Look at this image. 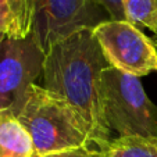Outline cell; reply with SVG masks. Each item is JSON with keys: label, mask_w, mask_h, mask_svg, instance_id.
<instances>
[{"label": "cell", "mask_w": 157, "mask_h": 157, "mask_svg": "<svg viewBox=\"0 0 157 157\" xmlns=\"http://www.w3.org/2000/svg\"><path fill=\"white\" fill-rule=\"evenodd\" d=\"M0 157H35L29 133L11 109H0Z\"/></svg>", "instance_id": "ba28073f"}, {"label": "cell", "mask_w": 157, "mask_h": 157, "mask_svg": "<svg viewBox=\"0 0 157 157\" xmlns=\"http://www.w3.org/2000/svg\"><path fill=\"white\" fill-rule=\"evenodd\" d=\"M28 131L35 157L95 146L83 118L61 96L40 85H31L14 111Z\"/></svg>", "instance_id": "7a4b0ae2"}, {"label": "cell", "mask_w": 157, "mask_h": 157, "mask_svg": "<svg viewBox=\"0 0 157 157\" xmlns=\"http://www.w3.org/2000/svg\"><path fill=\"white\" fill-rule=\"evenodd\" d=\"M99 6H101L111 20H127L122 7V0H95Z\"/></svg>", "instance_id": "7c38bea8"}, {"label": "cell", "mask_w": 157, "mask_h": 157, "mask_svg": "<svg viewBox=\"0 0 157 157\" xmlns=\"http://www.w3.org/2000/svg\"><path fill=\"white\" fill-rule=\"evenodd\" d=\"M110 67L140 78L157 71V43L127 20H109L93 28Z\"/></svg>", "instance_id": "277c9868"}, {"label": "cell", "mask_w": 157, "mask_h": 157, "mask_svg": "<svg viewBox=\"0 0 157 157\" xmlns=\"http://www.w3.org/2000/svg\"><path fill=\"white\" fill-rule=\"evenodd\" d=\"M3 38H4V36H3V35H2V33H0V42L3 40Z\"/></svg>", "instance_id": "4fadbf2b"}, {"label": "cell", "mask_w": 157, "mask_h": 157, "mask_svg": "<svg viewBox=\"0 0 157 157\" xmlns=\"http://www.w3.org/2000/svg\"><path fill=\"white\" fill-rule=\"evenodd\" d=\"M122 7L127 21L157 36V0H122Z\"/></svg>", "instance_id": "30bf717a"}, {"label": "cell", "mask_w": 157, "mask_h": 157, "mask_svg": "<svg viewBox=\"0 0 157 157\" xmlns=\"http://www.w3.org/2000/svg\"><path fill=\"white\" fill-rule=\"evenodd\" d=\"M35 7L33 32L44 53L59 39L111 20L95 0H35Z\"/></svg>", "instance_id": "8992f818"}, {"label": "cell", "mask_w": 157, "mask_h": 157, "mask_svg": "<svg viewBox=\"0 0 157 157\" xmlns=\"http://www.w3.org/2000/svg\"><path fill=\"white\" fill-rule=\"evenodd\" d=\"M44 50L32 31L22 39L0 42V109H18L28 88L42 77Z\"/></svg>", "instance_id": "5b68a950"}, {"label": "cell", "mask_w": 157, "mask_h": 157, "mask_svg": "<svg viewBox=\"0 0 157 157\" xmlns=\"http://www.w3.org/2000/svg\"><path fill=\"white\" fill-rule=\"evenodd\" d=\"M110 67L92 28H82L54 42L44 53L43 88L68 101L89 129L92 142L106 150L111 129L104 120L100 99V75Z\"/></svg>", "instance_id": "6da1fadb"}, {"label": "cell", "mask_w": 157, "mask_h": 157, "mask_svg": "<svg viewBox=\"0 0 157 157\" xmlns=\"http://www.w3.org/2000/svg\"><path fill=\"white\" fill-rule=\"evenodd\" d=\"M43 157H106L103 150H100L96 146H83V147L64 150L59 153H52Z\"/></svg>", "instance_id": "8fae6325"}, {"label": "cell", "mask_w": 157, "mask_h": 157, "mask_svg": "<svg viewBox=\"0 0 157 157\" xmlns=\"http://www.w3.org/2000/svg\"><path fill=\"white\" fill-rule=\"evenodd\" d=\"M106 157H157V138L118 136L104 150Z\"/></svg>", "instance_id": "9c48e42d"}, {"label": "cell", "mask_w": 157, "mask_h": 157, "mask_svg": "<svg viewBox=\"0 0 157 157\" xmlns=\"http://www.w3.org/2000/svg\"><path fill=\"white\" fill-rule=\"evenodd\" d=\"M100 99L104 120L118 136L157 138V106L138 77L106 67L100 75Z\"/></svg>", "instance_id": "3957f363"}, {"label": "cell", "mask_w": 157, "mask_h": 157, "mask_svg": "<svg viewBox=\"0 0 157 157\" xmlns=\"http://www.w3.org/2000/svg\"><path fill=\"white\" fill-rule=\"evenodd\" d=\"M35 14V0H0V33L7 38H27L33 31Z\"/></svg>", "instance_id": "52a82bcc"}, {"label": "cell", "mask_w": 157, "mask_h": 157, "mask_svg": "<svg viewBox=\"0 0 157 157\" xmlns=\"http://www.w3.org/2000/svg\"><path fill=\"white\" fill-rule=\"evenodd\" d=\"M156 43H157V39H156Z\"/></svg>", "instance_id": "5bb4252c"}]
</instances>
